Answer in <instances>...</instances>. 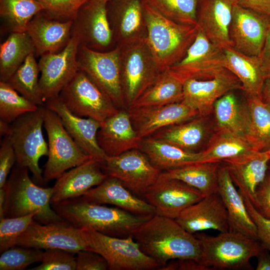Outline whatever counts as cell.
I'll use <instances>...</instances> for the list:
<instances>
[{
    "label": "cell",
    "mask_w": 270,
    "mask_h": 270,
    "mask_svg": "<svg viewBox=\"0 0 270 270\" xmlns=\"http://www.w3.org/2000/svg\"><path fill=\"white\" fill-rule=\"evenodd\" d=\"M236 90H242V84L234 74L225 68L212 78L184 81L182 102L196 110L198 116H206L213 110L216 100Z\"/></svg>",
    "instance_id": "obj_20"
},
{
    "label": "cell",
    "mask_w": 270,
    "mask_h": 270,
    "mask_svg": "<svg viewBox=\"0 0 270 270\" xmlns=\"http://www.w3.org/2000/svg\"><path fill=\"white\" fill-rule=\"evenodd\" d=\"M216 130L246 138L250 126V114L246 104L242 103L230 91L214 102Z\"/></svg>",
    "instance_id": "obj_33"
},
{
    "label": "cell",
    "mask_w": 270,
    "mask_h": 270,
    "mask_svg": "<svg viewBox=\"0 0 270 270\" xmlns=\"http://www.w3.org/2000/svg\"><path fill=\"white\" fill-rule=\"evenodd\" d=\"M268 172L270 173V164L268 165Z\"/></svg>",
    "instance_id": "obj_59"
},
{
    "label": "cell",
    "mask_w": 270,
    "mask_h": 270,
    "mask_svg": "<svg viewBox=\"0 0 270 270\" xmlns=\"http://www.w3.org/2000/svg\"><path fill=\"white\" fill-rule=\"evenodd\" d=\"M120 47L122 84L128 110L160 72L146 40Z\"/></svg>",
    "instance_id": "obj_10"
},
{
    "label": "cell",
    "mask_w": 270,
    "mask_h": 270,
    "mask_svg": "<svg viewBox=\"0 0 270 270\" xmlns=\"http://www.w3.org/2000/svg\"><path fill=\"white\" fill-rule=\"evenodd\" d=\"M186 231L194 234L207 230H230L228 212L218 192L206 196L174 219Z\"/></svg>",
    "instance_id": "obj_23"
},
{
    "label": "cell",
    "mask_w": 270,
    "mask_h": 270,
    "mask_svg": "<svg viewBox=\"0 0 270 270\" xmlns=\"http://www.w3.org/2000/svg\"><path fill=\"white\" fill-rule=\"evenodd\" d=\"M45 106L24 114L10 124L8 136L16 156V164L27 168L36 182H44L39 160L48 155V144L42 132Z\"/></svg>",
    "instance_id": "obj_6"
},
{
    "label": "cell",
    "mask_w": 270,
    "mask_h": 270,
    "mask_svg": "<svg viewBox=\"0 0 270 270\" xmlns=\"http://www.w3.org/2000/svg\"><path fill=\"white\" fill-rule=\"evenodd\" d=\"M77 60L80 70L88 76L119 110H128L122 84L120 46L98 51L80 45Z\"/></svg>",
    "instance_id": "obj_8"
},
{
    "label": "cell",
    "mask_w": 270,
    "mask_h": 270,
    "mask_svg": "<svg viewBox=\"0 0 270 270\" xmlns=\"http://www.w3.org/2000/svg\"><path fill=\"white\" fill-rule=\"evenodd\" d=\"M31 54L36 48L26 32L10 33L0 45V80L7 82Z\"/></svg>",
    "instance_id": "obj_38"
},
{
    "label": "cell",
    "mask_w": 270,
    "mask_h": 270,
    "mask_svg": "<svg viewBox=\"0 0 270 270\" xmlns=\"http://www.w3.org/2000/svg\"><path fill=\"white\" fill-rule=\"evenodd\" d=\"M246 104L250 118L246 138L257 150L266 151L270 149V102L248 96Z\"/></svg>",
    "instance_id": "obj_39"
},
{
    "label": "cell",
    "mask_w": 270,
    "mask_h": 270,
    "mask_svg": "<svg viewBox=\"0 0 270 270\" xmlns=\"http://www.w3.org/2000/svg\"><path fill=\"white\" fill-rule=\"evenodd\" d=\"M114 38L120 46L146 40L147 26L143 0H110L106 2Z\"/></svg>",
    "instance_id": "obj_19"
},
{
    "label": "cell",
    "mask_w": 270,
    "mask_h": 270,
    "mask_svg": "<svg viewBox=\"0 0 270 270\" xmlns=\"http://www.w3.org/2000/svg\"><path fill=\"white\" fill-rule=\"evenodd\" d=\"M59 96L74 114L102 124L118 112L112 100L84 71L80 70Z\"/></svg>",
    "instance_id": "obj_11"
},
{
    "label": "cell",
    "mask_w": 270,
    "mask_h": 270,
    "mask_svg": "<svg viewBox=\"0 0 270 270\" xmlns=\"http://www.w3.org/2000/svg\"><path fill=\"white\" fill-rule=\"evenodd\" d=\"M140 150L162 172L200 162V152H192L148 136L142 139Z\"/></svg>",
    "instance_id": "obj_31"
},
{
    "label": "cell",
    "mask_w": 270,
    "mask_h": 270,
    "mask_svg": "<svg viewBox=\"0 0 270 270\" xmlns=\"http://www.w3.org/2000/svg\"><path fill=\"white\" fill-rule=\"evenodd\" d=\"M108 176L101 164L94 159L66 170L56 178L52 188L50 204L82 196L101 184Z\"/></svg>",
    "instance_id": "obj_26"
},
{
    "label": "cell",
    "mask_w": 270,
    "mask_h": 270,
    "mask_svg": "<svg viewBox=\"0 0 270 270\" xmlns=\"http://www.w3.org/2000/svg\"><path fill=\"white\" fill-rule=\"evenodd\" d=\"M90 250L104 258L110 270H150L160 268L140 248L132 236L118 238L82 228Z\"/></svg>",
    "instance_id": "obj_9"
},
{
    "label": "cell",
    "mask_w": 270,
    "mask_h": 270,
    "mask_svg": "<svg viewBox=\"0 0 270 270\" xmlns=\"http://www.w3.org/2000/svg\"><path fill=\"white\" fill-rule=\"evenodd\" d=\"M264 250L256 257L258 264L256 270H270V252H265Z\"/></svg>",
    "instance_id": "obj_54"
},
{
    "label": "cell",
    "mask_w": 270,
    "mask_h": 270,
    "mask_svg": "<svg viewBox=\"0 0 270 270\" xmlns=\"http://www.w3.org/2000/svg\"><path fill=\"white\" fill-rule=\"evenodd\" d=\"M206 116H198L190 120L162 128L150 136L183 149L198 152L208 132Z\"/></svg>",
    "instance_id": "obj_34"
},
{
    "label": "cell",
    "mask_w": 270,
    "mask_h": 270,
    "mask_svg": "<svg viewBox=\"0 0 270 270\" xmlns=\"http://www.w3.org/2000/svg\"><path fill=\"white\" fill-rule=\"evenodd\" d=\"M35 54H30L7 82L20 94L38 106H45L39 83L40 73Z\"/></svg>",
    "instance_id": "obj_40"
},
{
    "label": "cell",
    "mask_w": 270,
    "mask_h": 270,
    "mask_svg": "<svg viewBox=\"0 0 270 270\" xmlns=\"http://www.w3.org/2000/svg\"><path fill=\"white\" fill-rule=\"evenodd\" d=\"M222 162H198L163 171L165 177L180 180L207 196L218 192V171Z\"/></svg>",
    "instance_id": "obj_37"
},
{
    "label": "cell",
    "mask_w": 270,
    "mask_h": 270,
    "mask_svg": "<svg viewBox=\"0 0 270 270\" xmlns=\"http://www.w3.org/2000/svg\"><path fill=\"white\" fill-rule=\"evenodd\" d=\"M39 106L20 94L8 82L0 81V120L12 124Z\"/></svg>",
    "instance_id": "obj_42"
},
{
    "label": "cell",
    "mask_w": 270,
    "mask_h": 270,
    "mask_svg": "<svg viewBox=\"0 0 270 270\" xmlns=\"http://www.w3.org/2000/svg\"><path fill=\"white\" fill-rule=\"evenodd\" d=\"M4 188H0V218H4Z\"/></svg>",
    "instance_id": "obj_57"
},
{
    "label": "cell",
    "mask_w": 270,
    "mask_h": 270,
    "mask_svg": "<svg viewBox=\"0 0 270 270\" xmlns=\"http://www.w3.org/2000/svg\"><path fill=\"white\" fill-rule=\"evenodd\" d=\"M82 196L90 202L114 205L138 215L152 216L156 213L154 206L136 196L120 180L112 176H108Z\"/></svg>",
    "instance_id": "obj_29"
},
{
    "label": "cell",
    "mask_w": 270,
    "mask_h": 270,
    "mask_svg": "<svg viewBox=\"0 0 270 270\" xmlns=\"http://www.w3.org/2000/svg\"><path fill=\"white\" fill-rule=\"evenodd\" d=\"M144 196L154 206L156 214L176 219L184 209L206 196L184 182L160 173Z\"/></svg>",
    "instance_id": "obj_18"
},
{
    "label": "cell",
    "mask_w": 270,
    "mask_h": 270,
    "mask_svg": "<svg viewBox=\"0 0 270 270\" xmlns=\"http://www.w3.org/2000/svg\"><path fill=\"white\" fill-rule=\"evenodd\" d=\"M72 20L52 18L43 11L30 22L26 32L36 48V56L56 53L62 50L71 38Z\"/></svg>",
    "instance_id": "obj_28"
},
{
    "label": "cell",
    "mask_w": 270,
    "mask_h": 270,
    "mask_svg": "<svg viewBox=\"0 0 270 270\" xmlns=\"http://www.w3.org/2000/svg\"><path fill=\"white\" fill-rule=\"evenodd\" d=\"M258 150L246 138L216 130L207 147L200 151V162H222Z\"/></svg>",
    "instance_id": "obj_35"
},
{
    "label": "cell",
    "mask_w": 270,
    "mask_h": 270,
    "mask_svg": "<svg viewBox=\"0 0 270 270\" xmlns=\"http://www.w3.org/2000/svg\"><path fill=\"white\" fill-rule=\"evenodd\" d=\"M36 213L0 218V253L16 246L20 236L34 220Z\"/></svg>",
    "instance_id": "obj_45"
},
{
    "label": "cell",
    "mask_w": 270,
    "mask_h": 270,
    "mask_svg": "<svg viewBox=\"0 0 270 270\" xmlns=\"http://www.w3.org/2000/svg\"><path fill=\"white\" fill-rule=\"evenodd\" d=\"M132 125L142 139L164 128L190 120L198 112L182 101L165 105L147 106L128 110Z\"/></svg>",
    "instance_id": "obj_21"
},
{
    "label": "cell",
    "mask_w": 270,
    "mask_h": 270,
    "mask_svg": "<svg viewBox=\"0 0 270 270\" xmlns=\"http://www.w3.org/2000/svg\"><path fill=\"white\" fill-rule=\"evenodd\" d=\"M28 168L15 164L3 188L4 217L16 218L36 213L34 219L42 224L66 222L52 208V188H42L30 179Z\"/></svg>",
    "instance_id": "obj_3"
},
{
    "label": "cell",
    "mask_w": 270,
    "mask_h": 270,
    "mask_svg": "<svg viewBox=\"0 0 270 270\" xmlns=\"http://www.w3.org/2000/svg\"><path fill=\"white\" fill-rule=\"evenodd\" d=\"M226 68L240 82L247 96L261 98L264 80L258 56H248L232 46L224 48Z\"/></svg>",
    "instance_id": "obj_32"
},
{
    "label": "cell",
    "mask_w": 270,
    "mask_h": 270,
    "mask_svg": "<svg viewBox=\"0 0 270 270\" xmlns=\"http://www.w3.org/2000/svg\"><path fill=\"white\" fill-rule=\"evenodd\" d=\"M237 4L270 16V0H237Z\"/></svg>",
    "instance_id": "obj_52"
},
{
    "label": "cell",
    "mask_w": 270,
    "mask_h": 270,
    "mask_svg": "<svg viewBox=\"0 0 270 270\" xmlns=\"http://www.w3.org/2000/svg\"><path fill=\"white\" fill-rule=\"evenodd\" d=\"M226 68L224 49L212 42L198 28L184 56L168 68L183 82L214 78Z\"/></svg>",
    "instance_id": "obj_12"
},
{
    "label": "cell",
    "mask_w": 270,
    "mask_h": 270,
    "mask_svg": "<svg viewBox=\"0 0 270 270\" xmlns=\"http://www.w3.org/2000/svg\"><path fill=\"white\" fill-rule=\"evenodd\" d=\"M132 236L141 250L160 268L175 260H194L203 266L200 240L174 219L156 214L144 222Z\"/></svg>",
    "instance_id": "obj_1"
},
{
    "label": "cell",
    "mask_w": 270,
    "mask_h": 270,
    "mask_svg": "<svg viewBox=\"0 0 270 270\" xmlns=\"http://www.w3.org/2000/svg\"><path fill=\"white\" fill-rule=\"evenodd\" d=\"M97 140L105 154L112 156L131 150H140L142 138L132 125L128 110H119L101 124Z\"/></svg>",
    "instance_id": "obj_25"
},
{
    "label": "cell",
    "mask_w": 270,
    "mask_h": 270,
    "mask_svg": "<svg viewBox=\"0 0 270 270\" xmlns=\"http://www.w3.org/2000/svg\"><path fill=\"white\" fill-rule=\"evenodd\" d=\"M48 16L60 21L73 20L80 7L88 0H37Z\"/></svg>",
    "instance_id": "obj_47"
},
{
    "label": "cell",
    "mask_w": 270,
    "mask_h": 270,
    "mask_svg": "<svg viewBox=\"0 0 270 270\" xmlns=\"http://www.w3.org/2000/svg\"><path fill=\"white\" fill-rule=\"evenodd\" d=\"M44 127L47 134L48 150L43 172L44 182L56 179L68 170L92 158L70 135L59 116L46 106Z\"/></svg>",
    "instance_id": "obj_7"
},
{
    "label": "cell",
    "mask_w": 270,
    "mask_h": 270,
    "mask_svg": "<svg viewBox=\"0 0 270 270\" xmlns=\"http://www.w3.org/2000/svg\"><path fill=\"white\" fill-rule=\"evenodd\" d=\"M105 0V1H106V2H108V1H109V0Z\"/></svg>",
    "instance_id": "obj_60"
},
{
    "label": "cell",
    "mask_w": 270,
    "mask_h": 270,
    "mask_svg": "<svg viewBox=\"0 0 270 270\" xmlns=\"http://www.w3.org/2000/svg\"><path fill=\"white\" fill-rule=\"evenodd\" d=\"M266 152L268 153V155L269 156L270 158V149H269L268 150H266Z\"/></svg>",
    "instance_id": "obj_58"
},
{
    "label": "cell",
    "mask_w": 270,
    "mask_h": 270,
    "mask_svg": "<svg viewBox=\"0 0 270 270\" xmlns=\"http://www.w3.org/2000/svg\"><path fill=\"white\" fill-rule=\"evenodd\" d=\"M76 270H106L108 264L104 257L90 250H82L76 253Z\"/></svg>",
    "instance_id": "obj_50"
},
{
    "label": "cell",
    "mask_w": 270,
    "mask_h": 270,
    "mask_svg": "<svg viewBox=\"0 0 270 270\" xmlns=\"http://www.w3.org/2000/svg\"><path fill=\"white\" fill-rule=\"evenodd\" d=\"M167 18L178 24L198 26L196 9L198 0H144Z\"/></svg>",
    "instance_id": "obj_43"
},
{
    "label": "cell",
    "mask_w": 270,
    "mask_h": 270,
    "mask_svg": "<svg viewBox=\"0 0 270 270\" xmlns=\"http://www.w3.org/2000/svg\"><path fill=\"white\" fill-rule=\"evenodd\" d=\"M44 7L37 0H0V17L10 33L26 32L28 24Z\"/></svg>",
    "instance_id": "obj_41"
},
{
    "label": "cell",
    "mask_w": 270,
    "mask_h": 270,
    "mask_svg": "<svg viewBox=\"0 0 270 270\" xmlns=\"http://www.w3.org/2000/svg\"><path fill=\"white\" fill-rule=\"evenodd\" d=\"M74 253L61 249H48L44 251L41 264L30 270H76Z\"/></svg>",
    "instance_id": "obj_46"
},
{
    "label": "cell",
    "mask_w": 270,
    "mask_h": 270,
    "mask_svg": "<svg viewBox=\"0 0 270 270\" xmlns=\"http://www.w3.org/2000/svg\"><path fill=\"white\" fill-rule=\"evenodd\" d=\"M106 2L104 0H88L78 10L72 20L71 36L76 37L80 45L98 51L112 49L114 38Z\"/></svg>",
    "instance_id": "obj_15"
},
{
    "label": "cell",
    "mask_w": 270,
    "mask_h": 270,
    "mask_svg": "<svg viewBox=\"0 0 270 270\" xmlns=\"http://www.w3.org/2000/svg\"><path fill=\"white\" fill-rule=\"evenodd\" d=\"M242 196L247 210L256 226L258 240L262 246L270 252V218L263 216L249 199L243 196Z\"/></svg>",
    "instance_id": "obj_48"
},
{
    "label": "cell",
    "mask_w": 270,
    "mask_h": 270,
    "mask_svg": "<svg viewBox=\"0 0 270 270\" xmlns=\"http://www.w3.org/2000/svg\"><path fill=\"white\" fill-rule=\"evenodd\" d=\"M16 164V156L8 136H4L0 148V188H3L8 176Z\"/></svg>",
    "instance_id": "obj_49"
},
{
    "label": "cell",
    "mask_w": 270,
    "mask_h": 270,
    "mask_svg": "<svg viewBox=\"0 0 270 270\" xmlns=\"http://www.w3.org/2000/svg\"><path fill=\"white\" fill-rule=\"evenodd\" d=\"M10 124L0 120V136H8L10 132Z\"/></svg>",
    "instance_id": "obj_56"
},
{
    "label": "cell",
    "mask_w": 270,
    "mask_h": 270,
    "mask_svg": "<svg viewBox=\"0 0 270 270\" xmlns=\"http://www.w3.org/2000/svg\"><path fill=\"white\" fill-rule=\"evenodd\" d=\"M51 205L62 218L76 227L90 228L118 238L132 236L136 230L151 217L90 202L82 196Z\"/></svg>",
    "instance_id": "obj_2"
},
{
    "label": "cell",
    "mask_w": 270,
    "mask_h": 270,
    "mask_svg": "<svg viewBox=\"0 0 270 270\" xmlns=\"http://www.w3.org/2000/svg\"><path fill=\"white\" fill-rule=\"evenodd\" d=\"M252 204L260 214L270 218V173L268 172L264 180L258 186Z\"/></svg>",
    "instance_id": "obj_51"
},
{
    "label": "cell",
    "mask_w": 270,
    "mask_h": 270,
    "mask_svg": "<svg viewBox=\"0 0 270 270\" xmlns=\"http://www.w3.org/2000/svg\"><path fill=\"white\" fill-rule=\"evenodd\" d=\"M104 173L120 180L134 194L143 195L162 172L139 149H134L116 156H108L101 164Z\"/></svg>",
    "instance_id": "obj_13"
},
{
    "label": "cell",
    "mask_w": 270,
    "mask_h": 270,
    "mask_svg": "<svg viewBox=\"0 0 270 270\" xmlns=\"http://www.w3.org/2000/svg\"><path fill=\"white\" fill-rule=\"evenodd\" d=\"M270 29V16L234 6L229 28L232 46L246 55L258 56Z\"/></svg>",
    "instance_id": "obj_17"
},
{
    "label": "cell",
    "mask_w": 270,
    "mask_h": 270,
    "mask_svg": "<svg viewBox=\"0 0 270 270\" xmlns=\"http://www.w3.org/2000/svg\"><path fill=\"white\" fill-rule=\"evenodd\" d=\"M218 192L226 208L230 230L242 233L258 240L257 228L251 218L244 198L237 190L226 167L220 165L218 176Z\"/></svg>",
    "instance_id": "obj_30"
},
{
    "label": "cell",
    "mask_w": 270,
    "mask_h": 270,
    "mask_svg": "<svg viewBox=\"0 0 270 270\" xmlns=\"http://www.w3.org/2000/svg\"><path fill=\"white\" fill-rule=\"evenodd\" d=\"M183 84L168 69L162 71L129 110L182 102Z\"/></svg>",
    "instance_id": "obj_36"
},
{
    "label": "cell",
    "mask_w": 270,
    "mask_h": 270,
    "mask_svg": "<svg viewBox=\"0 0 270 270\" xmlns=\"http://www.w3.org/2000/svg\"><path fill=\"white\" fill-rule=\"evenodd\" d=\"M45 106L59 116L70 135L87 155L100 164L104 162L107 155L100 146L97 140L100 122L72 113L59 95L46 100Z\"/></svg>",
    "instance_id": "obj_22"
},
{
    "label": "cell",
    "mask_w": 270,
    "mask_h": 270,
    "mask_svg": "<svg viewBox=\"0 0 270 270\" xmlns=\"http://www.w3.org/2000/svg\"><path fill=\"white\" fill-rule=\"evenodd\" d=\"M258 57L262 74L266 78L270 76V29L263 48Z\"/></svg>",
    "instance_id": "obj_53"
},
{
    "label": "cell",
    "mask_w": 270,
    "mask_h": 270,
    "mask_svg": "<svg viewBox=\"0 0 270 270\" xmlns=\"http://www.w3.org/2000/svg\"><path fill=\"white\" fill-rule=\"evenodd\" d=\"M270 160L266 151H255L222 162L240 193L253 203L256 190L268 173Z\"/></svg>",
    "instance_id": "obj_27"
},
{
    "label": "cell",
    "mask_w": 270,
    "mask_h": 270,
    "mask_svg": "<svg viewBox=\"0 0 270 270\" xmlns=\"http://www.w3.org/2000/svg\"><path fill=\"white\" fill-rule=\"evenodd\" d=\"M78 40L71 36L66 46L56 53L40 56L39 83L46 100L59 95L62 88L80 70L77 54Z\"/></svg>",
    "instance_id": "obj_16"
},
{
    "label": "cell",
    "mask_w": 270,
    "mask_h": 270,
    "mask_svg": "<svg viewBox=\"0 0 270 270\" xmlns=\"http://www.w3.org/2000/svg\"><path fill=\"white\" fill-rule=\"evenodd\" d=\"M44 251L41 249L15 246L1 253L0 270H23L37 262H41Z\"/></svg>",
    "instance_id": "obj_44"
},
{
    "label": "cell",
    "mask_w": 270,
    "mask_h": 270,
    "mask_svg": "<svg viewBox=\"0 0 270 270\" xmlns=\"http://www.w3.org/2000/svg\"><path fill=\"white\" fill-rule=\"evenodd\" d=\"M16 246L44 250L61 249L74 254L90 250L84 229L68 222L42 224L34 220L18 238Z\"/></svg>",
    "instance_id": "obj_14"
},
{
    "label": "cell",
    "mask_w": 270,
    "mask_h": 270,
    "mask_svg": "<svg viewBox=\"0 0 270 270\" xmlns=\"http://www.w3.org/2000/svg\"><path fill=\"white\" fill-rule=\"evenodd\" d=\"M261 98L265 102H270V76L266 77L264 82Z\"/></svg>",
    "instance_id": "obj_55"
},
{
    "label": "cell",
    "mask_w": 270,
    "mask_h": 270,
    "mask_svg": "<svg viewBox=\"0 0 270 270\" xmlns=\"http://www.w3.org/2000/svg\"><path fill=\"white\" fill-rule=\"evenodd\" d=\"M194 234L200 242L202 263L206 270L250 269V260L265 250L258 240L237 232Z\"/></svg>",
    "instance_id": "obj_5"
},
{
    "label": "cell",
    "mask_w": 270,
    "mask_h": 270,
    "mask_svg": "<svg viewBox=\"0 0 270 270\" xmlns=\"http://www.w3.org/2000/svg\"><path fill=\"white\" fill-rule=\"evenodd\" d=\"M143 2L147 26L146 42L162 72L184 56L199 28L170 20Z\"/></svg>",
    "instance_id": "obj_4"
},
{
    "label": "cell",
    "mask_w": 270,
    "mask_h": 270,
    "mask_svg": "<svg viewBox=\"0 0 270 270\" xmlns=\"http://www.w3.org/2000/svg\"><path fill=\"white\" fill-rule=\"evenodd\" d=\"M237 0H198L196 20L199 28L216 46H231L229 28Z\"/></svg>",
    "instance_id": "obj_24"
}]
</instances>
